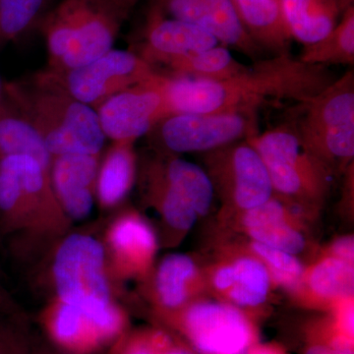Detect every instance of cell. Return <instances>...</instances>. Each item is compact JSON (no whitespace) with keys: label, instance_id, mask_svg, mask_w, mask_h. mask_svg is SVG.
<instances>
[{"label":"cell","instance_id":"1","mask_svg":"<svg viewBox=\"0 0 354 354\" xmlns=\"http://www.w3.org/2000/svg\"><path fill=\"white\" fill-rule=\"evenodd\" d=\"M335 80L328 66L306 64L290 53L256 60L227 80L195 81L162 73L169 114L257 113L272 102L306 101Z\"/></svg>","mask_w":354,"mask_h":354},{"label":"cell","instance_id":"2","mask_svg":"<svg viewBox=\"0 0 354 354\" xmlns=\"http://www.w3.org/2000/svg\"><path fill=\"white\" fill-rule=\"evenodd\" d=\"M4 97L43 140L53 157L102 153L104 136L95 109L76 100L46 69L3 84Z\"/></svg>","mask_w":354,"mask_h":354},{"label":"cell","instance_id":"3","mask_svg":"<svg viewBox=\"0 0 354 354\" xmlns=\"http://www.w3.org/2000/svg\"><path fill=\"white\" fill-rule=\"evenodd\" d=\"M71 225L55 196L50 171L25 156L0 160V232L16 253L32 241H60Z\"/></svg>","mask_w":354,"mask_h":354},{"label":"cell","instance_id":"4","mask_svg":"<svg viewBox=\"0 0 354 354\" xmlns=\"http://www.w3.org/2000/svg\"><path fill=\"white\" fill-rule=\"evenodd\" d=\"M302 148L332 174L346 171L354 157V71L298 102L288 120Z\"/></svg>","mask_w":354,"mask_h":354},{"label":"cell","instance_id":"5","mask_svg":"<svg viewBox=\"0 0 354 354\" xmlns=\"http://www.w3.org/2000/svg\"><path fill=\"white\" fill-rule=\"evenodd\" d=\"M127 18L109 0H64L44 21L48 70L82 66L113 50Z\"/></svg>","mask_w":354,"mask_h":354},{"label":"cell","instance_id":"6","mask_svg":"<svg viewBox=\"0 0 354 354\" xmlns=\"http://www.w3.org/2000/svg\"><path fill=\"white\" fill-rule=\"evenodd\" d=\"M155 316L160 326L176 333L197 354H245L259 342L252 319L227 302H190Z\"/></svg>","mask_w":354,"mask_h":354},{"label":"cell","instance_id":"7","mask_svg":"<svg viewBox=\"0 0 354 354\" xmlns=\"http://www.w3.org/2000/svg\"><path fill=\"white\" fill-rule=\"evenodd\" d=\"M247 140L262 158L274 194L312 208L327 196L332 172L302 148L288 122Z\"/></svg>","mask_w":354,"mask_h":354},{"label":"cell","instance_id":"8","mask_svg":"<svg viewBox=\"0 0 354 354\" xmlns=\"http://www.w3.org/2000/svg\"><path fill=\"white\" fill-rule=\"evenodd\" d=\"M55 297L81 308L100 311L115 304L104 244L87 234L65 235L53 261Z\"/></svg>","mask_w":354,"mask_h":354},{"label":"cell","instance_id":"9","mask_svg":"<svg viewBox=\"0 0 354 354\" xmlns=\"http://www.w3.org/2000/svg\"><path fill=\"white\" fill-rule=\"evenodd\" d=\"M41 324L50 341L69 354L97 353L129 330L127 312L118 304L92 311L57 297L41 311Z\"/></svg>","mask_w":354,"mask_h":354},{"label":"cell","instance_id":"10","mask_svg":"<svg viewBox=\"0 0 354 354\" xmlns=\"http://www.w3.org/2000/svg\"><path fill=\"white\" fill-rule=\"evenodd\" d=\"M257 113L169 114L149 134L171 153H207L258 134Z\"/></svg>","mask_w":354,"mask_h":354},{"label":"cell","instance_id":"11","mask_svg":"<svg viewBox=\"0 0 354 354\" xmlns=\"http://www.w3.org/2000/svg\"><path fill=\"white\" fill-rule=\"evenodd\" d=\"M204 162L227 209L243 213L274 195L264 162L247 139L204 153Z\"/></svg>","mask_w":354,"mask_h":354},{"label":"cell","instance_id":"12","mask_svg":"<svg viewBox=\"0 0 354 354\" xmlns=\"http://www.w3.org/2000/svg\"><path fill=\"white\" fill-rule=\"evenodd\" d=\"M157 72L135 51L113 48L87 64L55 73L76 100L95 109L113 95L150 80Z\"/></svg>","mask_w":354,"mask_h":354},{"label":"cell","instance_id":"13","mask_svg":"<svg viewBox=\"0 0 354 354\" xmlns=\"http://www.w3.org/2000/svg\"><path fill=\"white\" fill-rule=\"evenodd\" d=\"M102 131L113 142H136L169 115L162 73L122 91L95 109Z\"/></svg>","mask_w":354,"mask_h":354},{"label":"cell","instance_id":"14","mask_svg":"<svg viewBox=\"0 0 354 354\" xmlns=\"http://www.w3.org/2000/svg\"><path fill=\"white\" fill-rule=\"evenodd\" d=\"M102 244L111 279H144L150 276L158 239L152 225L138 212L128 209L116 216Z\"/></svg>","mask_w":354,"mask_h":354},{"label":"cell","instance_id":"15","mask_svg":"<svg viewBox=\"0 0 354 354\" xmlns=\"http://www.w3.org/2000/svg\"><path fill=\"white\" fill-rule=\"evenodd\" d=\"M218 44L220 43L216 37L207 30L167 17L152 6L147 18L143 39L135 53L156 68L158 64L167 66L174 60Z\"/></svg>","mask_w":354,"mask_h":354},{"label":"cell","instance_id":"16","mask_svg":"<svg viewBox=\"0 0 354 354\" xmlns=\"http://www.w3.org/2000/svg\"><path fill=\"white\" fill-rule=\"evenodd\" d=\"M314 209L274 193L267 202L241 213L242 227L252 241L295 255L304 250L306 239L295 220Z\"/></svg>","mask_w":354,"mask_h":354},{"label":"cell","instance_id":"17","mask_svg":"<svg viewBox=\"0 0 354 354\" xmlns=\"http://www.w3.org/2000/svg\"><path fill=\"white\" fill-rule=\"evenodd\" d=\"M101 160L102 153H67L53 158L51 185L72 221L87 218L92 211Z\"/></svg>","mask_w":354,"mask_h":354},{"label":"cell","instance_id":"18","mask_svg":"<svg viewBox=\"0 0 354 354\" xmlns=\"http://www.w3.org/2000/svg\"><path fill=\"white\" fill-rule=\"evenodd\" d=\"M214 288L239 308H257L265 304L272 279L267 268L256 256L247 255L216 268Z\"/></svg>","mask_w":354,"mask_h":354},{"label":"cell","instance_id":"19","mask_svg":"<svg viewBox=\"0 0 354 354\" xmlns=\"http://www.w3.org/2000/svg\"><path fill=\"white\" fill-rule=\"evenodd\" d=\"M247 34L263 51L272 55L290 53L291 39L279 0H232Z\"/></svg>","mask_w":354,"mask_h":354},{"label":"cell","instance_id":"20","mask_svg":"<svg viewBox=\"0 0 354 354\" xmlns=\"http://www.w3.org/2000/svg\"><path fill=\"white\" fill-rule=\"evenodd\" d=\"M135 142H113L101 160L97 174L95 202L102 209H113L131 191L137 178Z\"/></svg>","mask_w":354,"mask_h":354},{"label":"cell","instance_id":"21","mask_svg":"<svg viewBox=\"0 0 354 354\" xmlns=\"http://www.w3.org/2000/svg\"><path fill=\"white\" fill-rule=\"evenodd\" d=\"M141 184L144 196L158 209L167 227L178 232L192 228L199 216L190 202L167 180L156 156L143 165Z\"/></svg>","mask_w":354,"mask_h":354},{"label":"cell","instance_id":"22","mask_svg":"<svg viewBox=\"0 0 354 354\" xmlns=\"http://www.w3.org/2000/svg\"><path fill=\"white\" fill-rule=\"evenodd\" d=\"M197 279V266L189 256L179 253L165 256L153 279L155 313L176 311L190 304Z\"/></svg>","mask_w":354,"mask_h":354},{"label":"cell","instance_id":"23","mask_svg":"<svg viewBox=\"0 0 354 354\" xmlns=\"http://www.w3.org/2000/svg\"><path fill=\"white\" fill-rule=\"evenodd\" d=\"M279 4L291 39L304 46L327 36L342 14L335 0H279Z\"/></svg>","mask_w":354,"mask_h":354},{"label":"cell","instance_id":"24","mask_svg":"<svg viewBox=\"0 0 354 354\" xmlns=\"http://www.w3.org/2000/svg\"><path fill=\"white\" fill-rule=\"evenodd\" d=\"M12 156L34 158L50 172L53 156L41 136L4 97L0 104V160Z\"/></svg>","mask_w":354,"mask_h":354},{"label":"cell","instance_id":"25","mask_svg":"<svg viewBox=\"0 0 354 354\" xmlns=\"http://www.w3.org/2000/svg\"><path fill=\"white\" fill-rule=\"evenodd\" d=\"M155 156L171 185L190 202L198 216L206 215L211 208L215 193L206 171L199 165L162 149Z\"/></svg>","mask_w":354,"mask_h":354},{"label":"cell","instance_id":"26","mask_svg":"<svg viewBox=\"0 0 354 354\" xmlns=\"http://www.w3.org/2000/svg\"><path fill=\"white\" fill-rule=\"evenodd\" d=\"M165 67L169 69V73L164 74L174 78L221 81L239 75L248 66L241 64L227 46L218 44L208 50L174 60Z\"/></svg>","mask_w":354,"mask_h":354},{"label":"cell","instance_id":"27","mask_svg":"<svg viewBox=\"0 0 354 354\" xmlns=\"http://www.w3.org/2000/svg\"><path fill=\"white\" fill-rule=\"evenodd\" d=\"M304 283L312 297L333 307L339 300L353 297V263L328 253L304 272Z\"/></svg>","mask_w":354,"mask_h":354},{"label":"cell","instance_id":"28","mask_svg":"<svg viewBox=\"0 0 354 354\" xmlns=\"http://www.w3.org/2000/svg\"><path fill=\"white\" fill-rule=\"evenodd\" d=\"M207 21V29L218 43L230 46L253 60H259L263 50L249 37L235 13L232 0H199Z\"/></svg>","mask_w":354,"mask_h":354},{"label":"cell","instance_id":"29","mask_svg":"<svg viewBox=\"0 0 354 354\" xmlns=\"http://www.w3.org/2000/svg\"><path fill=\"white\" fill-rule=\"evenodd\" d=\"M334 29L320 41L304 46L299 59L309 64H354V6L342 13Z\"/></svg>","mask_w":354,"mask_h":354},{"label":"cell","instance_id":"30","mask_svg":"<svg viewBox=\"0 0 354 354\" xmlns=\"http://www.w3.org/2000/svg\"><path fill=\"white\" fill-rule=\"evenodd\" d=\"M111 346L109 354H197L176 333L162 326L127 330Z\"/></svg>","mask_w":354,"mask_h":354},{"label":"cell","instance_id":"31","mask_svg":"<svg viewBox=\"0 0 354 354\" xmlns=\"http://www.w3.org/2000/svg\"><path fill=\"white\" fill-rule=\"evenodd\" d=\"M251 250L267 268L272 281L288 290L301 286L304 268L295 255L256 241L251 242Z\"/></svg>","mask_w":354,"mask_h":354},{"label":"cell","instance_id":"32","mask_svg":"<svg viewBox=\"0 0 354 354\" xmlns=\"http://www.w3.org/2000/svg\"><path fill=\"white\" fill-rule=\"evenodd\" d=\"M46 0H0V44L12 41L29 29Z\"/></svg>","mask_w":354,"mask_h":354},{"label":"cell","instance_id":"33","mask_svg":"<svg viewBox=\"0 0 354 354\" xmlns=\"http://www.w3.org/2000/svg\"><path fill=\"white\" fill-rule=\"evenodd\" d=\"M0 354H32L24 333L12 320L0 319Z\"/></svg>","mask_w":354,"mask_h":354},{"label":"cell","instance_id":"34","mask_svg":"<svg viewBox=\"0 0 354 354\" xmlns=\"http://www.w3.org/2000/svg\"><path fill=\"white\" fill-rule=\"evenodd\" d=\"M353 237H342V239H337V241L330 246L329 253L341 258V259L353 263Z\"/></svg>","mask_w":354,"mask_h":354},{"label":"cell","instance_id":"35","mask_svg":"<svg viewBox=\"0 0 354 354\" xmlns=\"http://www.w3.org/2000/svg\"><path fill=\"white\" fill-rule=\"evenodd\" d=\"M301 354H354V351H344L327 344L304 342Z\"/></svg>","mask_w":354,"mask_h":354},{"label":"cell","instance_id":"36","mask_svg":"<svg viewBox=\"0 0 354 354\" xmlns=\"http://www.w3.org/2000/svg\"><path fill=\"white\" fill-rule=\"evenodd\" d=\"M245 354H288L283 346L276 342H267V344H254Z\"/></svg>","mask_w":354,"mask_h":354},{"label":"cell","instance_id":"37","mask_svg":"<svg viewBox=\"0 0 354 354\" xmlns=\"http://www.w3.org/2000/svg\"><path fill=\"white\" fill-rule=\"evenodd\" d=\"M109 1L118 7L121 12L127 17L128 13L130 12L133 7L136 6L139 0H109Z\"/></svg>","mask_w":354,"mask_h":354},{"label":"cell","instance_id":"38","mask_svg":"<svg viewBox=\"0 0 354 354\" xmlns=\"http://www.w3.org/2000/svg\"><path fill=\"white\" fill-rule=\"evenodd\" d=\"M337 1V6L339 7V10L341 12H344L346 9L349 8L351 6H353L354 0H335Z\"/></svg>","mask_w":354,"mask_h":354},{"label":"cell","instance_id":"39","mask_svg":"<svg viewBox=\"0 0 354 354\" xmlns=\"http://www.w3.org/2000/svg\"><path fill=\"white\" fill-rule=\"evenodd\" d=\"M32 354H69L66 353H64V351H58V353H55V351H32Z\"/></svg>","mask_w":354,"mask_h":354},{"label":"cell","instance_id":"40","mask_svg":"<svg viewBox=\"0 0 354 354\" xmlns=\"http://www.w3.org/2000/svg\"><path fill=\"white\" fill-rule=\"evenodd\" d=\"M4 100L3 84L0 81V104H2Z\"/></svg>","mask_w":354,"mask_h":354}]
</instances>
